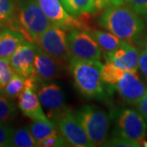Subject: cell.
Returning a JSON list of instances; mask_svg holds the SVG:
<instances>
[{"instance_id":"obj_27","label":"cell","mask_w":147,"mask_h":147,"mask_svg":"<svg viewBox=\"0 0 147 147\" xmlns=\"http://www.w3.org/2000/svg\"><path fill=\"white\" fill-rule=\"evenodd\" d=\"M14 129L7 123L0 122V147L11 146Z\"/></svg>"},{"instance_id":"obj_6","label":"cell","mask_w":147,"mask_h":147,"mask_svg":"<svg viewBox=\"0 0 147 147\" xmlns=\"http://www.w3.org/2000/svg\"><path fill=\"white\" fill-rule=\"evenodd\" d=\"M35 43L42 51L61 62H69L72 58L69 48L66 30L55 25L51 24Z\"/></svg>"},{"instance_id":"obj_5","label":"cell","mask_w":147,"mask_h":147,"mask_svg":"<svg viewBox=\"0 0 147 147\" xmlns=\"http://www.w3.org/2000/svg\"><path fill=\"white\" fill-rule=\"evenodd\" d=\"M113 117L115 124V136L125 137L142 146L146 135L147 123L139 111L128 108L121 109L115 111Z\"/></svg>"},{"instance_id":"obj_7","label":"cell","mask_w":147,"mask_h":147,"mask_svg":"<svg viewBox=\"0 0 147 147\" xmlns=\"http://www.w3.org/2000/svg\"><path fill=\"white\" fill-rule=\"evenodd\" d=\"M68 45L72 57L87 61H100L102 50L89 31L72 30L68 34Z\"/></svg>"},{"instance_id":"obj_11","label":"cell","mask_w":147,"mask_h":147,"mask_svg":"<svg viewBox=\"0 0 147 147\" xmlns=\"http://www.w3.org/2000/svg\"><path fill=\"white\" fill-rule=\"evenodd\" d=\"M37 81L34 75L26 79L25 89L18 97V107L24 115L33 121L47 119L37 94Z\"/></svg>"},{"instance_id":"obj_22","label":"cell","mask_w":147,"mask_h":147,"mask_svg":"<svg viewBox=\"0 0 147 147\" xmlns=\"http://www.w3.org/2000/svg\"><path fill=\"white\" fill-rule=\"evenodd\" d=\"M11 146L15 147H34L37 146V142L29 129V127H23L14 131Z\"/></svg>"},{"instance_id":"obj_16","label":"cell","mask_w":147,"mask_h":147,"mask_svg":"<svg viewBox=\"0 0 147 147\" xmlns=\"http://www.w3.org/2000/svg\"><path fill=\"white\" fill-rule=\"evenodd\" d=\"M26 37L20 30L5 27L0 31V58H9Z\"/></svg>"},{"instance_id":"obj_21","label":"cell","mask_w":147,"mask_h":147,"mask_svg":"<svg viewBox=\"0 0 147 147\" xmlns=\"http://www.w3.org/2000/svg\"><path fill=\"white\" fill-rule=\"evenodd\" d=\"M0 26L19 30L16 20V6L13 0H0Z\"/></svg>"},{"instance_id":"obj_18","label":"cell","mask_w":147,"mask_h":147,"mask_svg":"<svg viewBox=\"0 0 147 147\" xmlns=\"http://www.w3.org/2000/svg\"><path fill=\"white\" fill-rule=\"evenodd\" d=\"M70 15L76 17L92 14L96 10L95 0H61Z\"/></svg>"},{"instance_id":"obj_25","label":"cell","mask_w":147,"mask_h":147,"mask_svg":"<svg viewBox=\"0 0 147 147\" xmlns=\"http://www.w3.org/2000/svg\"><path fill=\"white\" fill-rule=\"evenodd\" d=\"M16 73L10 64L9 58H0V84L4 88Z\"/></svg>"},{"instance_id":"obj_24","label":"cell","mask_w":147,"mask_h":147,"mask_svg":"<svg viewBox=\"0 0 147 147\" xmlns=\"http://www.w3.org/2000/svg\"><path fill=\"white\" fill-rule=\"evenodd\" d=\"M17 115V108L12 100L5 96H0V122L8 123Z\"/></svg>"},{"instance_id":"obj_14","label":"cell","mask_w":147,"mask_h":147,"mask_svg":"<svg viewBox=\"0 0 147 147\" xmlns=\"http://www.w3.org/2000/svg\"><path fill=\"white\" fill-rule=\"evenodd\" d=\"M38 45V44H37ZM61 61L45 53L38 45L34 59V76L39 82L47 83L61 74Z\"/></svg>"},{"instance_id":"obj_20","label":"cell","mask_w":147,"mask_h":147,"mask_svg":"<svg viewBox=\"0 0 147 147\" xmlns=\"http://www.w3.org/2000/svg\"><path fill=\"white\" fill-rule=\"evenodd\" d=\"M125 70L119 68L115 65L106 61L105 65H103L101 69V77L105 86V90L108 92H111L116 89L117 84L120 80Z\"/></svg>"},{"instance_id":"obj_19","label":"cell","mask_w":147,"mask_h":147,"mask_svg":"<svg viewBox=\"0 0 147 147\" xmlns=\"http://www.w3.org/2000/svg\"><path fill=\"white\" fill-rule=\"evenodd\" d=\"M89 32L96 40V42H98V44L100 45L102 53H104V56L108 53L114 52L120 46L123 42L122 39L115 36L110 32L108 33V32L102 31L100 30H90Z\"/></svg>"},{"instance_id":"obj_17","label":"cell","mask_w":147,"mask_h":147,"mask_svg":"<svg viewBox=\"0 0 147 147\" xmlns=\"http://www.w3.org/2000/svg\"><path fill=\"white\" fill-rule=\"evenodd\" d=\"M28 127L36 141L37 146L46 138L58 133L55 123L49 119L33 121Z\"/></svg>"},{"instance_id":"obj_31","label":"cell","mask_w":147,"mask_h":147,"mask_svg":"<svg viewBox=\"0 0 147 147\" xmlns=\"http://www.w3.org/2000/svg\"><path fill=\"white\" fill-rule=\"evenodd\" d=\"M139 69L147 80V52L144 49L140 53Z\"/></svg>"},{"instance_id":"obj_30","label":"cell","mask_w":147,"mask_h":147,"mask_svg":"<svg viewBox=\"0 0 147 147\" xmlns=\"http://www.w3.org/2000/svg\"><path fill=\"white\" fill-rule=\"evenodd\" d=\"M125 0H95V6L96 10L107 9L111 7L121 5L124 3Z\"/></svg>"},{"instance_id":"obj_33","label":"cell","mask_w":147,"mask_h":147,"mask_svg":"<svg viewBox=\"0 0 147 147\" xmlns=\"http://www.w3.org/2000/svg\"><path fill=\"white\" fill-rule=\"evenodd\" d=\"M5 96V94H4V88L0 84V96Z\"/></svg>"},{"instance_id":"obj_3","label":"cell","mask_w":147,"mask_h":147,"mask_svg":"<svg viewBox=\"0 0 147 147\" xmlns=\"http://www.w3.org/2000/svg\"><path fill=\"white\" fill-rule=\"evenodd\" d=\"M16 20L19 30L31 42H35L51 26L38 0H18Z\"/></svg>"},{"instance_id":"obj_32","label":"cell","mask_w":147,"mask_h":147,"mask_svg":"<svg viewBox=\"0 0 147 147\" xmlns=\"http://www.w3.org/2000/svg\"><path fill=\"white\" fill-rule=\"evenodd\" d=\"M137 110L140 112V114L143 116L145 120L147 123V90L145 95L143 96L142 100L137 105Z\"/></svg>"},{"instance_id":"obj_2","label":"cell","mask_w":147,"mask_h":147,"mask_svg":"<svg viewBox=\"0 0 147 147\" xmlns=\"http://www.w3.org/2000/svg\"><path fill=\"white\" fill-rule=\"evenodd\" d=\"M69 63L74 85L81 94L88 99H105L106 90L101 77L103 65L100 61L72 57Z\"/></svg>"},{"instance_id":"obj_10","label":"cell","mask_w":147,"mask_h":147,"mask_svg":"<svg viewBox=\"0 0 147 147\" xmlns=\"http://www.w3.org/2000/svg\"><path fill=\"white\" fill-rule=\"evenodd\" d=\"M51 24L65 30H85V25L79 17L70 15L62 5L61 0H38Z\"/></svg>"},{"instance_id":"obj_15","label":"cell","mask_w":147,"mask_h":147,"mask_svg":"<svg viewBox=\"0 0 147 147\" xmlns=\"http://www.w3.org/2000/svg\"><path fill=\"white\" fill-rule=\"evenodd\" d=\"M104 57L106 61L115 65L125 71H137L139 68L140 53L136 47L127 41L123 40L120 46L116 50Z\"/></svg>"},{"instance_id":"obj_12","label":"cell","mask_w":147,"mask_h":147,"mask_svg":"<svg viewBox=\"0 0 147 147\" xmlns=\"http://www.w3.org/2000/svg\"><path fill=\"white\" fill-rule=\"evenodd\" d=\"M37 43L25 40L9 57L10 64L15 72L28 78L34 75V59Z\"/></svg>"},{"instance_id":"obj_1","label":"cell","mask_w":147,"mask_h":147,"mask_svg":"<svg viewBox=\"0 0 147 147\" xmlns=\"http://www.w3.org/2000/svg\"><path fill=\"white\" fill-rule=\"evenodd\" d=\"M99 24L120 39L129 42L137 39L145 29L141 16L131 6L124 3L105 9Z\"/></svg>"},{"instance_id":"obj_34","label":"cell","mask_w":147,"mask_h":147,"mask_svg":"<svg viewBox=\"0 0 147 147\" xmlns=\"http://www.w3.org/2000/svg\"><path fill=\"white\" fill-rule=\"evenodd\" d=\"M142 47L144 48V50H146L147 52V39H146V40L143 42V43H142Z\"/></svg>"},{"instance_id":"obj_4","label":"cell","mask_w":147,"mask_h":147,"mask_svg":"<svg viewBox=\"0 0 147 147\" xmlns=\"http://www.w3.org/2000/svg\"><path fill=\"white\" fill-rule=\"evenodd\" d=\"M92 146H102L110 129V119L105 110L96 105L83 106L76 113Z\"/></svg>"},{"instance_id":"obj_8","label":"cell","mask_w":147,"mask_h":147,"mask_svg":"<svg viewBox=\"0 0 147 147\" xmlns=\"http://www.w3.org/2000/svg\"><path fill=\"white\" fill-rule=\"evenodd\" d=\"M37 94L43 110H47V118L55 123L69 111L63 91L56 83L42 84L37 89Z\"/></svg>"},{"instance_id":"obj_28","label":"cell","mask_w":147,"mask_h":147,"mask_svg":"<svg viewBox=\"0 0 147 147\" xmlns=\"http://www.w3.org/2000/svg\"><path fill=\"white\" fill-rule=\"evenodd\" d=\"M69 144L65 140L61 134L59 132L57 134H54L53 136L43 140L38 146L41 147H59V146H68Z\"/></svg>"},{"instance_id":"obj_26","label":"cell","mask_w":147,"mask_h":147,"mask_svg":"<svg viewBox=\"0 0 147 147\" xmlns=\"http://www.w3.org/2000/svg\"><path fill=\"white\" fill-rule=\"evenodd\" d=\"M101 146H113V147H138L141 146V144L134 141H131L127 138L120 136H113L102 144Z\"/></svg>"},{"instance_id":"obj_13","label":"cell","mask_w":147,"mask_h":147,"mask_svg":"<svg viewBox=\"0 0 147 147\" xmlns=\"http://www.w3.org/2000/svg\"><path fill=\"white\" fill-rule=\"evenodd\" d=\"M116 90L127 104L137 105L146 93L147 88L140 79L137 71L127 70L117 84Z\"/></svg>"},{"instance_id":"obj_29","label":"cell","mask_w":147,"mask_h":147,"mask_svg":"<svg viewBox=\"0 0 147 147\" xmlns=\"http://www.w3.org/2000/svg\"><path fill=\"white\" fill-rule=\"evenodd\" d=\"M140 16L147 19V0H125Z\"/></svg>"},{"instance_id":"obj_23","label":"cell","mask_w":147,"mask_h":147,"mask_svg":"<svg viewBox=\"0 0 147 147\" xmlns=\"http://www.w3.org/2000/svg\"><path fill=\"white\" fill-rule=\"evenodd\" d=\"M26 77L20 74L15 73L9 83L4 87L5 96L11 100L16 99L20 96L26 86Z\"/></svg>"},{"instance_id":"obj_9","label":"cell","mask_w":147,"mask_h":147,"mask_svg":"<svg viewBox=\"0 0 147 147\" xmlns=\"http://www.w3.org/2000/svg\"><path fill=\"white\" fill-rule=\"evenodd\" d=\"M57 124L60 133L67 142L69 146L74 147H92L84 127L75 113L69 110L58 119Z\"/></svg>"}]
</instances>
